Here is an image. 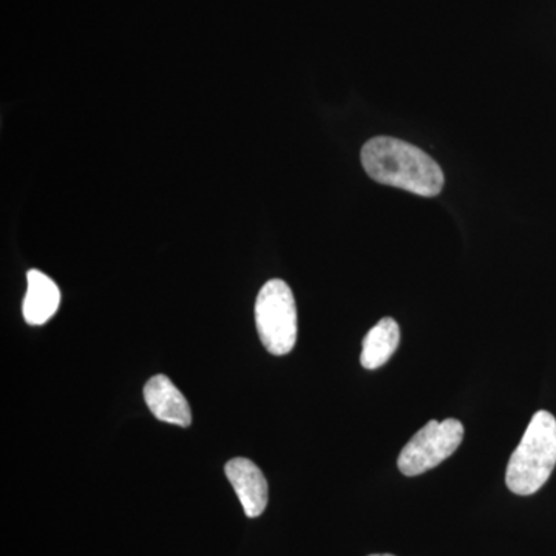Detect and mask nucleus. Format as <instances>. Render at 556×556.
Wrapping results in <instances>:
<instances>
[{
    "label": "nucleus",
    "mask_w": 556,
    "mask_h": 556,
    "mask_svg": "<svg viewBox=\"0 0 556 556\" xmlns=\"http://www.w3.org/2000/svg\"><path fill=\"white\" fill-rule=\"evenodd\" d=\"M361 156L365 172L380 185L404 189L427 199H433L444 189V172L437 161L402 139H369L362 148Z\"/></svg>",
    "instance_id": "1"
},
{
    "label": "nucleus",
    "mask_w": 556,
    "mask_h": 556,
    "mask_svg": "<svg viewBox=\"0 0 556 556\" xmlns=\"http://www.w3.org/2000/svg\"><path fill=\"white\" fill-rule=\"evenodd\" d=\"M555 466L556 419L552 413L538 412L508 460L506 484L515 495H533L546 484Z\"/></svg>",
    "instance_id": "2"
},
{
    "label": "nucleus",
    "mask_w": 556,
    "mask_h": 556,
    "mask_svg": "<svg viewBox=\"0 0 556 556\" xmlns=\"http://www.w3.org/2000/svg\"><path fill=\"white\" fill-rule=\"evenodd\" d=\"M255 325L263 346L274 356H285L298 342V306L283 280H269L255 302Z\"/></svg>",
    "instance_id": "3"
},
{
    "label": "nucleus",
    "mask_w": 556,
    "mask_h": 556,
    "mask_svg": "<svg viewBox=\"0 0 556 556\" xmlns=\"http://www.w3.org/2000/svg\"><path fill=\"white\" fill-rule=\"evenodd\" d=\"M463 424L457 419L430 420L399 455L397 467L405 477H419L452 456L463 442Z\"/></svg>",
    "instance_id": "4"
},
{
    "label": "nucleus",
    "mask_w": 556,
    "mask_h": 556,
    "mask_svg": "<svg viewBox=\"0 0 556 556\" xmlns=\"http://www.w3.org/2000/svg\"><path fill=\"white\" fill-rule=\"evenodd\" d=\"M226 477L239 496L248 518H257L268 506V481L257 464L247 457H233L225 467Z\"/></svg>",
    "instance_id": "5"
},
{
    "label": "nucleus",
    "mask_w": 556,
    "mask_h": 556,
    "mask_svg": "<svg viewBox=\"0 0 556 556\" xmlns=\"http://www.w3.org/2000/svg\"><path fill=\"white\" fill-rule=\"evenodd\" d=\"M144 401L152 415L161 422L178 427H189L192 424L189 402L167 376H155L146 383Z\"/></svg>",
    "instance_id": "6"
},
{
    "label": "nucleus",
    "mask_w": 556,
    "mask_h": 556,
    "mask_svg": "<svg viewBox=\"0 0 556 556\" xmlns=\"http://www.w3.org/2000/svg\"><path fill=\"white\" fill-rule=\"evenodd\" d=\"M27 294L24 299V318L28 325L47 324L58 313L61 303V291L47 274L38 269L28 270Z\"/></svg>",
    "instance_id": "7"
},
{
    "label": "nucleus",
    "mask_w": 556,
    "mask_h": 556,
    "mask_svg": "<svg viewBox=\"0 0 556 556\" xmlns=\"http://www.w3.org/2000/svg\"><path fill=\"white\" fill-rule=\"evenodd\" d=\"M401 342V329L394 318L386 317L369 329L362 343V367L378 369L383 367L396 353Z\"/></svg>",
    "instance_id": "8"
},
{
    "label": "nucleus",
    "mask_w": 556,
    "mask_h": 556,
    "mask_svg": "<svg viewBox=\"0 0 556 556\" xmlns=\"http://www.w3.org/2000/svg\"><path fill=\"white\" fill-rule=\"evenodd\" d=\"M369 556H394V555H369Z\"/></svg>",
    "instance_id": "9"
}]
</instances>
